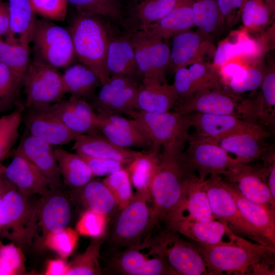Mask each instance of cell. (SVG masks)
I'll return each mask as SVG.
<instances>
[{"label": "cell", "instance_id": "4fadbf2b", "mask_svg": "<svg viewBox=\"0 0 275 275\" xmlns=\"http://www.w3.org/2000/svg\"><path fill=\"white\" fill-rule=\"evenodd\" d=\"M129 39L142 79H153L167 82L170 48L160 38L152 36L143 30L132 32Z\"/></svg>", "mask_w": 275, "mask_h": 275}, {"label": "cell", "instance_id": "7bdbcfd3", "mask_svg": "<svg viewBox=\"0 0 275 275\" xmlns=\"http://www.w3.org/2000/svg\"><path fill=\"white\" fill-rule=\"evenodd\" d=\"M274 10V0H246L240 16L244 26L260 31L269 24Z\"/></svg>", "mask_w": 275, "mask_h": 275}, {"label": "cell", "instance_id": "d6986e66", "mask_svg": "<svg viewBox=\"0 0 275 275\" xmlns=\"http://www.w3.org/2000/svg\"><path fill=\"white\" fill-rule=\"evenodd\" d=\"M238 97L223 89H205L189 96L179 99L173 111L182 114L201 113L214 115H236Z\"/></svg>", "mask_w": 275, "mask_h": 275}, {"label": "cell", "instance_id": "db71d44e", "mask_svg": "<svg viewBox=\"0 0 275 275\" xmlns=\"http://www.w3.org/2000/svg\"><path fill=\"white\" fill-rule=\"evenodd\" d=\"M35 15L56 21L65 20L67 12V0H30Z\"/></svg>", "mask_w": 275, "mask_h": 275}, {"label": "cell", "instance_id": "816d5d0a", "mask_svg": "<svg viewBox=\"0 0 275 275\" xmlns=\"http://www.w3.org/2000/svg\"><path fill=\"white\" fill-rule=\"evenodd\" d=\"M24 270L20 248L13 243L0 245V275L21 274Z\"/></svg>", "mask_w": 275, "mask_h": 275}, {"label": "cell", "instance_id": "c3c4849f", "mask_svg": "<svg viewBox=\"0 0 275 275\" xmlns=\"http://www.w3.org/2000/svg\"><path fill=\"white\" fill-rule=\"evenodd\" d=\"M112 194L119 210L126 208L132 200L133 195L129 173L123 168L102 180Z\"/></svg>", "mask_w": 275, "mask_h": 275}, {"label": "cell", "instance_id": "d4e9b609", "mask_svg": "<svg viewBox=\"0 0 275 275\" xmlns=\"http://www.w3.org/2000/svg\"><path fill=\"white\" fill-rule=\"evenodd\" d=\"M51 112L71 130L79 134L98 133L97 113L86 100L70 96L49 106Z\"/></svg>", "mask_w": 275, "mask_h": 275}, {"label": "cell", "instance_id": "836d02e7", "mask_svg": "<svg viewBox=\"0 0 275 275\" xmlns=\"http://www.w3.org/2000/svg\"><path fill=\"white\" fill-rule=\"evenodd\" d=\"M62 77L66 93L89 102L95 95L96 89L101 85L95 73L81 63L66 67Z\"/></svg>", "mask_w": 275, "mask_h": 275}, {"label": "cell", "instance_id": "52a82bcc", "mask_svg": "<svg viewBox=\"0 0 275 275\" xmlns=\"http://www.w3.org/2000/svg\"><path fill=\"white\" fill-rule=\"evenodd\" d=\"M31 43L35 59L57 69L68 67L76 58L69 30L50 20L36 19Z\"/></svg>", "mask_w": 275, "mask_h": 275}, {"label": "cell", "instance_id": "be15d7a7", "mask_svg": "<svg viewBox=\"0 0 275 275\" xmlns=\"http://www.w3.org/2000/svg\"><path fill=\"white\" fill-rule=\"evenodd\" d=\"M5 168V166L0 162V182L6 178L4 175Z\"/></svg>", "mask_w": 275, "mask_h": 275}, {"label": "cell", "instance_id": "d6a6232c", "mask_svg": "<svg viewBox=\"0 0 275 275\" xmlns=\"http://www.w3.org/2000/svg\"><path fill=\"white\" fill-rule=\"evenodd\" d=\"M265 139L254 134L240 133L218 139H211L228 153L234 154L238 162L248 164L261 157L269 148V146L264 142Z\"/></svg>", "mask_w": 275, "mask_h": 275}, {"label": "cell", "instance_id": "94428289", "mask_svg": "<svg viewBox=\"0 0 275 275\" xmlns=\"http://www.w3.org/2000/svg\"><path fill=\"white\" fill-rule=\"evenodd\" d=\"M9 29V13L8 3L0 0V38L5 37Z\"/></svg>", "mask_w": 275, "mask_h": 275}, {"label": "cell", "instance_id": "ee69618b", "mask_svg": "<svg viewBox=\"0 0 275 275\" xmlns=\"http://www.w3.org/2000/svg\"><path fill=\"white\" fill-rule=\"evenodd\" d=\"M78 13L96 15L114 20L123 19V6L120 0H67Z\"/></svg>", "mask_w": 275, "mask_h": 275}, {"label": "cell", "instance_id": "603a6c76", "mask_svg": "<svg viewBox=\"0 0 275 275\" xmlns=\"http://www.w3.org/2000/svg\"><path fill=\"white\" fill-rule=\"evenodd\" d=\"M224 182L243 217L268 246L274 249V209L248 199L233 185L228 182Z\"/></svg>", "mask_w": 275, "mask_h": 275}, {"label": "cell", "instance_id": "5bb4252c", "mask_svg": "<svg viewBox=\"0 0 275 275\" xmlns=\"http://www.w3.org/2000/svg\"><path fill=\"white\" fill-rule=\"evenodd\" d=\"M140 83L139 80L131 77L111 76L100 86L98 94L90 103L98 113L128 115L136 111Z\"/></svg>", "mask_w": 275, "mask_h": 275}, {"label": "cell", "instance_id": "f907efd6", "mask_svg": "<svg viewBox=\"0 0 275 275\" xmlns=\"http://www.w3.org/2000/svg\"><path fill=\"white\" fill-rule=\"evenodd\" d=\"M78 233L69 227L46 236L43 245L53 250L62 259L67 258L73 252L77 244Z\"/></svg>", "mask_w": 275, "mask_h": 275}, {"label": "cell", "instance_id": "f35d334b", "mask_svg": "<svg viewBox=\"0 0 275 275\" xmlns=\"http://www.w3.org/2000/svg\"><path fill=\"white\" fill-rule=\"evenodd\" d=\"M178 0H141L130 10L128 23L132 32L143 30L168 15Z\"/></svg>", "mask_w": 275, "mask_h": 275}, {"label": "cell", "instance_id": "f1b7e54d", "mask_svg": "<svg viewBox=\"0 0 275 275\" xmlns=\"http://www.w3.org/2000/svg\"><path fill=\"white\" fill-rule=\"evenodd\" d=\"M195 26L190 0H178L172 10L143 30L151 36L167 40Z\"/></svg>", "mask_w": 275, "mask_h": 275}, {"label": "cell", "instance_id": "d590c367", "mask_svg": "<svg viewBox=\"0 0 275 275\" xmlns=\"http://www.w3.org/2000/svg\"><path fill=\"white\" fill-rule=\"evenodd\" d=\"M181 84L186 97L202 90L223 89L218 70L209 62H198L191 64L189 68H184Z\"/></svg>", "mask_w": 275, "mask_h": 275}, {"label": "cell", "instance_id": "74e56055", "mask_svg": "<svg viewBox=\"0 0 275 275\" xmlns=\"http://www.w3.org/2000/svg\"><path fill=\"white\" fill-rule=\"evenodd\" d=\"M54 149L63 182L67 186L72 189L77 188L93 179L89 166L79 154L59 146Z\"/></svg>", "mask_w": 275, "mask_h": 275}, {"label": "cell", "instance_id": "6125c7cd", "mask_svg": "<svg viewBox=\"0 0 275 275\" xmlns=\"http://www.w3.org/2000/svg\"><path fill=\"white\" fill-rule=\"evenodd\" d=\"M13 185L6 178L0 182V200Z\"/></svg>", "mask_w": 275, "mask_h": 275}, {"label": "cell", "instance_id": "cb8c5ba5", "mask_svg": "<svg viewBox=\"0 0 275 275\" xmlns=\"http://www.w3.org/2000/svg\"><path fill=\"white\" fill-rule=\"evenodd\" d=\"M17 149L44 174L51 190L62 187L64 182L51 145L25 132Z\"/></svg>", "mask_w": 275, "mask_h": 275}, {"label": "cell", "instance_id": "e0dca14e", "mask_svg": "<svg viewBox=\"0 0 275 275\" xmlns=\"http://www.w3.org/2000/svg\"><path fill=\"white\" fill-rule=\"evenodd\" d=\"M97 131L120 147L149 148L152 143L148 134L134 120L118 114L97 113Z\"/></svg>", "mask_w": 275, "mask_h": 275}, {"label": "cell", "instance_id": "3957f363", "mask_svg": "<svg viewBox=\"0 0 275 275\" xmlns=\"http://www.w3.org/2000/svg\"><path fill=\"white\" fill-rule=\"evenodd\" d=\"M76 57L91 69L103 84L110 78L106 67L109 39L100 16L78 13L68 29Z\"/></svg>", "mask_w": 275, "mask_h": 275}, {"label": "cell", "instance_id": "9f6ffc18", "mask_svg": "<svg viewBox=\"0 0 275 275\" xmlns=\"http://www.w3.org/2000/svg\"><path fill=\"white\" fill-rule=\"evenodd\" d=\"M245 0H217L219 12L224 26L231 27L240 17Z\"/></svg>", "mask_w": 275, "mask_h": 275}, {"label": "cell", "instance_id": "ac0fdd59", "mask_svg": "<svg viewBox=\"0 0 275 275\" xmlns=\"http://www.w3.org/2000/svg\"><path fill=\"white\" fill-rule=\"evenodd\" d=\"M49 106L28 108L25 132L52 146H60L74 141L80 134L69 129L51 112Z\"/></svg>", "mask_w": 275, "mask_h": 275}, {"label": "cell", "instance_id": "83f0119b", "mask_svg": "<svg viewBox=\"0 0 275 275\" xmlns=\"http://www.w3.org/2000/svg\"><path fill=\"white\" fill-rule=\"evenodd\" d=\"M179 99L173 84L143 78L138 89L136 111L156 114L167 112Z\"/></svg>", "mask_w": 275, "mask_h": 275}, {"label": "cell", "instance_id": "44dd1931", "mask_svg": "<svg viewBox=\"0 0 275 275\" xmlns=\"http://www.w3.org/2000/svg\"><path fill=\"white\" fill-rule=\"evenodd\" d=\"M223 175L248 199L274 209L275 200L267 185L261 167L237 162Z\"/></svg>", "mask_w": 275, "mask_h": 275}, {"label": "cell", "instance_id": "91938a15", "mask_svg": "<svg viewBox=\"0 0 275 275\" xmlns=\"http://www.w3.org/2000/svg\"><path fill=\"white\" fill-rule=\"evenodd\" d=\"M68 264L63 259L51 260L48 262L45 274L46 275H65Z\"/></svg>", "mask_w": 275, "mask_h": 275}, {"label": "cell", "instance_id": "4316f807", "mask_svg": "<svg viewBox=\"0 0 275 275\" xmlns=\"http://www.w3.org/2000/svg\"><path fill=\"white\" fill-rule=\"evenodd\" d=\"M72 149L79 155L115 160L126 166L142 152L116 145L99 133L80 134Z\"/></svg>", "mask_w": 275, "mask_h": 275}, {"label": "cell", "instance_id": "7402d4cb", "mask_svg": "<svg viewBox=\"0 0 275 275\" xmlns=\"http://www.w3.org/2000/svg\"><path fill=\"white\" fill-rule=\"evenodd\" d=\"M5 178L21 193L26 196H41L50 190L44 174L17 148L11 162L5 167Z\"/></svg>", "mask_w": 275, "mask_h": 275}, {"label": "cell", "instance_id": "e575fe53", "mask_svg": "<svg viewBox=\"0 0 275 275\" xmlns=\"http://www.w3.org/2000/svg\"><path fill=\"white\" fill-rule=\"evenodd\" d=\"M72 195L85 210L107 217L117 207L114 198L102 181L92 179L82 186L72 189Z\"/></svg>", "mask_w": 275, "mask_h": 275}, {"label": "cell", "instance_id": "2e32d148", "mask_svg": "<svg viewBox=\"0 0 275 275\" xmlns=\"http://www.w3.org/2000/svg\"><path fill=\"white\" fill-rule=\"evenodd\" d=\"M187 115L191 126L196 129V134L200 137L218 139L233 134L251 133L267 138L271 135L269 130L249 123L236 115Z\"/></svg>", "mask_w": 275, "mask_h": 275}, {"label": "cell", "instance_id": "60d3db41", "mask_svg": "<svg viewBox=\"0 0 275 275\" xmlns=\"http://www.w3.org/2000/svg\"><path fill=\"white\" fill-rule=\"evenodd\" d=\"M195 25L211 39L224 26L217 0H190Z\"/></svg>", "mask_w": 275, "mask_h": 275}, {"label": "cell", "instance_id": "7a4b0ae2", "mask_svg": "<svg viewBox=\"0 0 275 275\" xmlns=\"http://www.w3.org/2000/svg\"><path fill=\"white\" fill-rule=\"evenodd\" d=\"M202 256L208 273L211 274H244L253 271L265 273L267 265L264 260L274 249L260 244H254L236 234L229 241L209 245L197 242L194 244Z\"/></svg>", "mask_w": 275, "mask_h": 275}, {"label": "cell", "instance_id": "1f68e13d", "mask_svg": "<svg viewBox=\"0 0 275 275\" xmlns=\"http://www.w3.org/2000/svg\"><path fill=\"white\" fill-rule=\"evenodd\" d=\"M9 29L5 40L30 44L37 18L30 0H8Z\"/></svg>", "mask_w": 275, "mask_h": 275}, {"label": "cell", "instance_id": "484cf974", "mask_svg": "<svg viewBox=\"0 0 275 275\" xmlns=\"http://www.w3.org/2000/svg\"><path fill=\"white\" fill-rule=\"evenodd\" d=\"M167 228L194 241L201 243L214 245L224 242L225 235L235 234L228 225L221 221H199L184 218L169 219Z\"/></svg>", "mask_w": 275, "mask_h": 275}, {"label": "cell", "instance_id": "ba28073f", "mask_svg": "<svg viewBox=\"0 0 275 275\" xmlns=\"http://www.w3.org/2000/svg\"><path fill=\"white\" fill-rule=\"evenodd\" d=\"M109 262L111 269L122 274H178L158 252L149 236L138 246L120 250Z\"/></svg>", "mask_w": 275, "mask_h": 275}, {"label": "cell", "instance_id": "ab89813d", "mask_svg": "<svg viewBox=\"0 0 275 275\" xmlns=\"http://www.w3.org/2000/svg\"><path fill=\"white\" fill-rule=\"evenodd\" d=\"M160 153L151 150L142 151L126 166L131 183L136 191L150 193L151 184L158 167Z\"/></svg>", "mask_w": 275, "mask_h": 275}, {"label": "cell", "instance_id": "9c48e42d", "mask_svg": "<svg viewBox=\"0 0 275 275\" xmlns=\"http://www.w3.org/2000/svg\"><path fill=\"white\" fill-rule=\"evenodd\" d=\"M22 85L27 108L50 105L66 94L58 69L35 58L30 62Z\"/></svg>", "mask_w": 275, "mask_h": 275}, {"label": "cell", "instance_id": "f6af8a7d", "mask_svg": "<svg viewBox=\"0 0 275 275\" xmlns=\"http://www.w3.org/2000/svg\"><path fill=\"white\" fill-rule=\"evenodd\" d=\"M29 44L9 42L0 38V63L23 77L30 62Z\"/></svg>", "mask_w": 275, "mask_h": 275}, {"label": "cell", "instance_id": "8d00e7d4", "mask_svg": "<svg viewBox=\"0 0 275 275\" xmlns=\"http://www.w3.org/2000/svg\"><path fill=\"white\" fill-rule=\"evenodd\" d=\"M177 218L199 221H208L216 219L212 212L203 187V181H201L196 175L189 182L185 198L180 210L177 215L171 219Z\"/></svg>", "mask_w": 275, "mask_h": 275}, {"label": "cell", "instance_id": "7dc6e473", "mask_svg": "<svg viewBox=\"0 0 275 275\" xmlns=\"http://www.w3.org/2000/svg\"><path fill=\"white\" fill-rule=\"evenodd\" d=\"M22 114V108L18 107L0 117V162L7 156L17 140Z\"/></svg>", "mask_w": 275, "mask_h": 275}, {"label": "cell", "instance_id": "03108f58", "mask_svg": "<svg viewBox=\"0 0 275 275\" xmlns=\"http://www.w3.org/2000/svg\"><path fill=\"white\" fill-rule=\"evenodd\" d=\"M246 1V0H245V1Z\"/></svg>", "mask_w": 275, "mask_h": 275}, {"label": "cell", "instance_id": "b9f144b4", "mask_svg": "<svg viewBox=\"0 0 275 275\" xmlns=\"http://www.w3.org/2000/svg\"><path fill=\"white\" fill-rule=\"evenodd\" d=\"M105 236L92 238L86 251L68 264L65 275L100 274V251Z\"/></svg>", "mask_w": 275, "mask_h": 275}, {"label": "cell", "instance_id": "7c38bea8", "mask_svg": "<svg viewBox=\"0 0 275 275\" xmlns=\"http://www.w3.org/2000/svg\"><path fill=\"white\" fill-rule=\"evenodd\" d=\"M182 156L188 167L204 181L208 175H224L238 162L210 138L190 134Z\"/></svg>", "mask_w": 275, "mask_h": 275}, {"label": "cell", "instance_id": "f546056e", "mask_svg": "<svg viewBox=\"0 0 275 275\" xmlns=\"http://www.w3.org/2000/svg\"><path fill=\"white\" fill-rule=\"evenodd\" d=\"M261 43L251 38L244 31L236 33L221 42L216 48L212 64L218 70L236 57L242 56L250 60H256L262 53Z\"/></svg>", "mask_w": 275, "mask_h": 275}, {"label": "cell", "instance_id": "8992f818", "mask_svg": "<svg viewBox=\"0 0 275 275\" xmlns=\"http://www.w3.org/2000/svg\"><path fill=\"white\" fill-rule=\"evenodd\" d=\"M127 116L136 121L149 136L152 143L150 150L157 153L161 149L183 152L191 127L187 114L173 111L160 114L134 111Z\"/></svg>", "mask_w": 275, "mask_h": 275}, {"label": "cell", "instance_id": "277c9868", "mask_svg": "<svg viewBox=\"0 0 275 275\" xmlns=\"http://www.w3.org/2000/svg\"><path fill=\"white\" fill-rule=\"evenodd\" d=\"M119 211L108 233V242L119 250L139 245L154 229L150 193L136 191Z\"/></svg>", "mask_w": 275, "mask_h": 275}, {"label": "cell", "instance_id": "680465c9", "mask_svg": "<svg viewBox=\"0 0 275 275\" xmlns=\"http://www.w3.org/2000/svg\"><path fill=\"white\" fill-rule=\"evenodd\" d=\"M260 91L266 101L275 106V69L274 64L271 63L266 67L265 74L260 87Z\"/></svg>", "mask_w": 275, "mask_h": 275}, {"label": "cell", "instance_id": "bcb514c9", "mask_svg": "<svg viewBox=\"0 0 275 275\" xmlns=\"http://www.w3.org/2000/svg\"><path fill=\"white\" fill-rule=\"evenodd\" d=\"M23 77L0 63V113L15 104Z\"/></svg>", "mask_w": 275, "mask_h": 275}, {"label": "cell", "instance_id": "ffe728a7", "mask_svg": "<svg viewBox=\"0 0 275 275\" xmlns=\"http://www.w3.org/2000/svg\"><path fill=\"white\" fill-rule=\"evenodd\" d=\"M37 232L41 231L40 242L49 234L68 227L71 217L70 203L60 189L50 190L36 203Z\"/></svg>", "mask_w": 275, "mask_h": 275}, {"label": "cell", "instance_id": "6da1fadb", "mask_svg": "<svg viewBox=\"0 0 275 275\" xmlns=\"http://www.w3.org/2000/svg\"><path fill=\"white\" fill-rule=\"evenodd\" d=\"M182 153L164 150L160 153L150 188L154 228L177 215L189 182L196 175L186 163Z\"/></svg>", "mask_w": 275, "mask_h": 275}, {"label": "cell", "instance_id": "5b68a950", "mask_svg": "<svg viewBox=\"0 0 275 275\" xmlns=\"http://www.w3.org/2000/svg\"><path fill=\"white\" fill-rule=\"evenodd\" d=\"M37 232L36 204L13 185L0 200V236L26 248L33 245Z\"/></svg>", "mask_w": 275, "mask_h": 275}, {"label": "cell", "instance_id": "6f0895ef", "mask_svg": "<svg viewBox=\"0 0 275 275\" xmlns=\"http://www.w3.org/2000/svg\"><path fill=\"white\" fill-rule=\"evenodd\" d=\"M263 165L261 167L267 185L270 190L272 197L275 200V154L272 146L261 156Z\"/></svg>", "mask_w": 275, "mask_h": 275}, {"label": "cell", "instance_id": "11a10c76", "mask_svg": "<svg viewBox=\"0 0 275 275\" xmlns=\"http://www.w3.org/2000/svg\"><path fill=\"white\" fill-rule=\"evenodd\" d=\"M79 155L89 166L93 177L108 176L126 167L123 163L115 160Z\"/></svg>", "mask_w": 275, "mask_h": 275}, {"label": "cell", "instance_id": "8fae6325", "mask_svg": "<svg viewBox=\"0 0 275 275\" xmlns=\"http://www.w3.org/2000/svg\"><path fill=\"white\" fill-rule=\"evenodd\" d=\"M149 237L178 274H209L206 263L194 244L182 240L177 232L167 228Z\"/></svg>", "mask_w": 275, "mask_h": 275}, {"label": "cell", "instance_id": "e7e4bbea", "mask_svg": "<svg viewBox=\"0 0 275 275\" xmlns=\"http://www.w3.org/2000/svg\"><path fill=\"white\" fill-rule=\"evenodd\" d=\"M1 243H0V245H1Z\"/></svg>", "mask_w": 275, "mask_h": 275}, {"label": "cell", "instance_id": "f5cc1de1", "mask_svg": "<svg viewBox=\"0 0 275 275\" xmlns=\"http://www.w3.org/2000/svg\"><path fill=\"white\" fill-rule=\"evenodd\" d=\"M108 217L85 210L77 221L75 230L79 234L92 238L105 235Z\"/></svg>", "mask_w": 275, "mask_h": 275}, {"label": "cell", "instance_id": "30bf717a", "mask_svg": "<svg viewBox=\"0 0 275 275\" xmlns=\"http://www.w3.org/2000/svg\"><path fill=\"white\" fill-rule=\"evenodd\" d=\"M203 187L212 212L216 219L226 223L234 233L270 248L243 217L220 175H210L208 179L203 181Z\"/></svg>", "mask_w": 275, "mask_h": 275}, {"label": "cell", "instance_id": "681fc988", "mask_svg": "<svg viewBox=\"0 0 275 275\" xmlns=\"http://www.w3.org/2000/svg\"><path fill=\"white\" fill-rule=\"evenodd\" d=\"M266 67L261 62L245 68L240 76L232 79L228 83L232 91L230 93L237 96L239 94L256 90L261 85Z\"/></svg>", "mask_w": 275, "mask_h": 275}, {"label": "cell", "instance_id": "9a60e30c", "mask_svg": "<svg viewBox=\"0 0 275 275\" xmlns=\"http://www.w3.org/2000/svg\"><path fill=\"white\" fill-rule=\"evenodd\" d=\"M173 38L167 73L174 74L180 68L213 59L216 47L212 39L200 30L182 32Z\"/></svg>", "mask_w": 275, "mask_h": 275}, {"label": "cell", "instance_id": "4dcf8cb0", "mask_svg": "<svg viewBox=\"0 0 275 275\" xmlns=\"http://www.w3.org/2000/svg\"><path fill=\"white\" fill-rule=\"evenodd\" d=\"M106 67L110 76L121 75L142 80L129 38L109 39Z\"/></svg>", "mask_w": 275, "mask_h": 275}]
</instances>
